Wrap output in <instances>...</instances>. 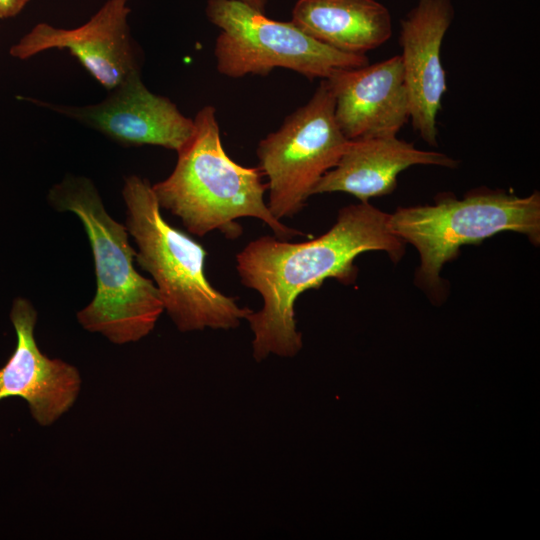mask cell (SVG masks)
Instances as JSON below:
<instances>
[{
	"label": "cell",
	"mask_w": 540,
	"mask_h": 540,
	"mask_svg": "<svg viewBox=\"0 0 540 540\" xmlns=\"http://www.w3.org/2000/svg\"><path fill=\"white\" fill-rule=\"evenodd\" d=\"M453 16L451 0H419L400 21V58L411 124L432 146L437 145L436 117L447 91L441 46Z\"/></svg>",
	"instance_id": "cell-11"
},
{
	"label": "cell",
	"mask_w": 540,
	"mask_h": 540,
	"mask_svg": "<svg viewBox=\"0 0 540 540\" xmlns=\"http://www.w3.org/2000/svg\"><path fill=\"white\" fill-rule=\"evenodd\" d=\"M348 142L335 119L329 83L321 80L309 101L258 144L272 215L281 221L297 214L321 177L338 163Z\"/></svg>",
	"instance_id": "cell-7"
},
{
	"label": "cell",
	"mask_w": 540,
	"mask_h": 540,
	"mask_svg": "<svg viewBox=\"0 0 540 540\" xmlns=\"http://www.w3.org/2000/svg\"><path fill=\"white\" fill-rule=\"evenodd\" d=\"M122 196L126 227L138 248L135 260L152 276L164 311L178 330L238 327L252 310L239 306L236 298L208 281L204 271L207 251L163 218L149 181L137 175L126 177Z\"/></svg>",
	"instance_id": "cell-4"
},
{
	"label": "cell",
	"mask_w": 540,
	"mask_h": 540,
	"mask_svg": "<svg viewBox=\"0 0 540 540\" xmlns=\"http://www.w3.org/2000/svg\"><path fill=\"white\" fill-rule=\"evenodd\" d=\"M48 200L56 210L79 218L92 250L97 288L77 312L79 324L118 345L147 336L164 307L154 282L134 267L136 250L126 225L110 216L94 183L83 176L67 175L52 186Z\"/></svg>",
	"instance_id": "cell-3"
},
{
	"label": "cell",
	"mask_w": 540,
	"mask_h": 540,
	"mask_svg": "<svg viewBox=\"0 0 540 540\" xmlns=\"http://www.w3.org/2000/svg\"><path fill=\"white\" fill-rule=\"evenodd\" d=\"M108 92L104 100L85 106L29 100L123 146L155 145L179 152L192 138L194 120L183 115L169 98L151 92L140 71Z\"/></svg>",
	"instance_id": "cell-8"
},
{
	"label": "cell",
	"mask_w": 540,
	"mask_h": 540,
	"mask_svg": "<svg viewBox=\"0 0 540 540\" xmlns=\"http://www.w3.org/2000/svg\"><path fill=\"white\" fill-rule=\"evenodd\" d=\"M326 80L335 119L348 140L396 136L410 120L400 55L339 70Z\"/></svg>",
	"instance_id": "cell-12"
},
{
	"label": "cell",
	"mask_w": 540,
	"mask_h": 540,
	"mask_svg": "<svg viewBox=\"0 0 540 540\" xmlns=\"http://www.w3.org/2000/svg\"><path fill=\"white\" fill-rule=\"evenodd\" d=\"M10 318L17 342L0 368V401L20 397L39 425H52L75 403L81 388L79 371L39 349L34 336L37 311L27 299L14 300Z\"/></svg>",
	"instance_id": "cell-10"
},
{
	"label": "cell",
	"mask_w": 540,
	"mask_h": 540,
	"mask_svg": "<svg viewBox=\"0 0 540 540\" xmlns=\"http://www.w3.org/2000/svg\"><path fill=\"white\" fill-rule=\"evenodd\" d=\"M195 131L179 151L171 174L152 185L162 209L178 217L193 235L218 230L229 239L242 233L243 217L264 222L275 236L288 240L303 232L275 218L264 200L261 171L233 161L221 142L216 110L204 106L194 117Z\"/></svg>",
	"instance_id": "cell-2"
},
{
	"label": "cell",
	"mask_w": 540,
	"mask_h": 540,
	"mask_svg": "<svg viewBox=\"0 0 540 540\" xmlns=\"http://www.w3.org/2000/svg\"><path fill=\"white\" fill-rule=\"evenodd\" d=\"M390 229L419 252L417 279L432 289L441 288L443 265L461 246L479 243L499 232L513 231L540 242V195L526 197L502 191H476L459 200L449 195L434 205L398 208L390 214Z\"/></svg>",
	"instance_id": "cell-5"
},
{
	"label": "cell",
	"mask_w": 540,
	"mask_h": 540,
	"mask_svg": "<svg viewBox=\"0 0 540 540\" xmlns=\"http://www.w3.org/2000/svg\"><path fill=\"white\" fill-rule=\"evenodd\" d=\"M30 0H0V19H10L17 16Z\"/></svg>",
	"instance_id": "cell-15"
},
{
	"label": "cell",
	"mask_w": 540,
	"mask_h": 540,
	"mask_svg": "<svg viewBox=\"0 0 540 540\" xmlns=\"http://www.w3.org/2000/svg\"><path fill=\"white\" fill-rule=\"evenodd\" d=\"M291 21L323 44L353 54L381 46L393 31L389 10L376 0H297Z\"/></svg>",
	"instance_id": "cell-14"
},
{
	"label": "cell",
	"mask_w": 540,
	"mask_h": 540,
	"mask_svg": "<svg viewBox=\"0 0 540 540\" xmlns=\"http://www.w3.org/2000/svg\"><path fill=\"white\" fill-rule=\"evenodd\" d=\"M390 214L369 202L343 207L335 224L323 235L299 243L272 236L250 241L236 255L242 284L257 291L262 308L246 317L253 332L256 361L269 355L294 357L302 348L294 305L300 294L334 278L344 284L357 275L355 258L381 250L397 262L405 242L390 229Z\"/></svg>",
	"instance_id": "cell-1"
},
{
	"label": "cell",
	"mask_w": 540,
	"mask_h": 540,
	"mask_svg": "<svg viewBox=\"0 0 540 540\" xmlns=\"http://www.w3.org/2000/svg\"><path fill=\"white\" fill-rule=\"evenodd\" d=\"M414 165L456 168L450 156L416 148L397 136L349 140L338 163L318 181L312 195L349 193L368 202L394 191L400 172Z\"/></svg>",
	"instance_id": "cell-13"
},
{
	"label": "cell",
	"mask_w": 540,
	"mask_h": 540,
	"mask_svg": "<svg viewBox=\"0 0 540 540\" xmlns=\"http://www.w3.org/2000/svg\"><path fill=\"white\" fill-rule=\"evenodd\" d=\"M239 1L244 2L262 12L265 11V6L267 4V0H239Z\"/></svg>",
	"instance_id": "cell-16"
},
{
	"label": "cell",
	"mask_w": 540,
	"mask_h": 540,
	"mask_svg": "<svg viewBox=\"0 0 540 540\" xmlns=\"http://www.w3.org/2000/svg\"><path fill=\"white\" fill-rule=\"evenodd\" d=\"M130 11L127 0H107L79 27L65 29L38 23L11 46L9 53L26 60L50 49L68 50L110 91L140 71L128 24Z\"/></svg>",
	"instance_id": "cell-9"
},
{
	"label": "cell",
	"mask_w": 540,
	"mask_h": 540,
	"mask_svg": "<svg viewBox=\"0 0 540 540\" xmlns=\"http://www.w3.org/2000/svg\"><path fill=\"white\" fill-rule=\"evenodd\" d=\"M208 20L220 29L215 41L217 70L231 78L269 74L275 68L325 80L342 69L369 64L365 54L334 49L292 21L270 19L239 0H208Z\"/></svg>",
	"instance_id": "cell-6"
}]
</instances>
